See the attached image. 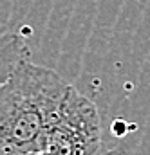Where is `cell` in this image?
<instances>
[{"mask_svg":"<svg viewBox=\"0 0 150 155\" xmlns=\"http://www.w3.org/2000/svg\"><path fill=\"white\" fill-rule=\"evenodd\" d=\"M71 87L56 71L31 61L20 35L5 33L0 41V155L40 152Z\"/></svg>","mask_w":150,"mask_h":155,"instance_id":"cell-1","label":"cell"},{"mask_svg":"<svg viewBox=\"0 0 150 155\" xmlns=\"http://www.w3.org/2000/svg\"><path fill=\"white\" fill-rule=\"evenodd\" d=\"M109 148L103 143L98 107L71 87L45 130L40 152L45 155H103Z\"/></svg>","mask_w":150,"mask_h":155,"instance_id":"cell-2","label":"cell"},{"mask_svg":"<svg viewBox=\"0 0 150 155\" xmlns=\"http://www.w3.org/2000/svg\"><path fill=\"white\" fill-rule=\"evenodd\" d=\"M26 155H45V153H42V152H35V153H26ZM103 155H125V153H123V150H119V148H116V146H111Z\"/></svg>","mask_w":150,"mask_h":155,"instance_id":"cell-3","label":"cell"}]
</instances>
